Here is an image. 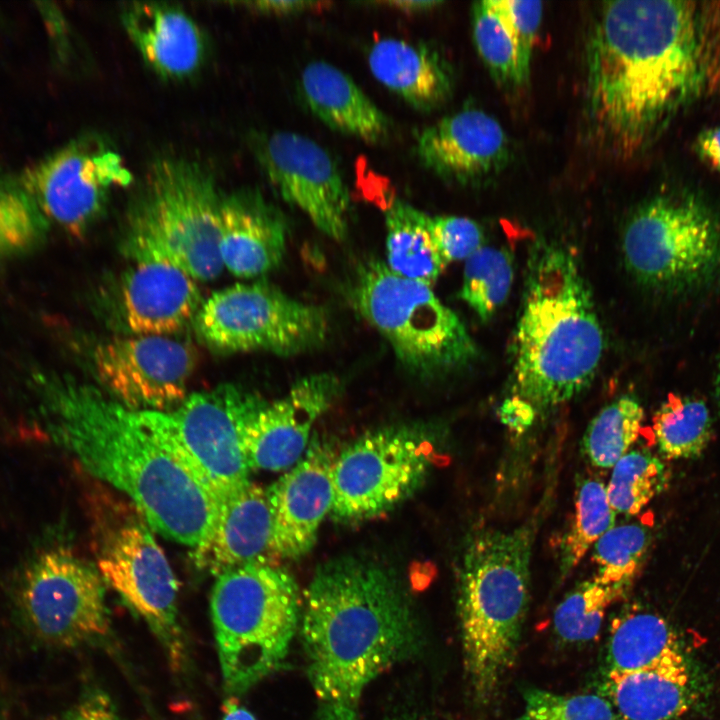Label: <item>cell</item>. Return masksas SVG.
Segmentation results:
<instances>
[{
    "mask_svg": "<svg viewBox=\"0 0 720 720\" xmlns=\"http://www.w3.org/2000/svg\"><path fill=\"white\" fill-rule=\"evenodd\" d=\"M432 233L446 264L468 259L482 247L484 240L482 229L475 221L459 216L432 217Z\"/></svg>",
    "mask_w": 720,
    "mask_h": 720,
    "instance_id": "cell-40",
    "label": "cell"
},
{
    "mask_svg": "<svg viewBox=\"0 0 720 720\" xmlns=\"http://www.w3.org/2000/svg\"><path fill=\"white\" fill-rule=\"evenodd\" d=\"M650 543V529L641 523L614 526L593 546L594 577L628 591L645 561Z\"/></svg>",
    "mask_w": 720,
    "mask_h": 720,
    "instance_id": "cell-38",
    "label": "cell"
},
{
    "mask_svg": "<svg viewBox=\"0 0 720 720\" xmlns=\"http://www.w3.org/2000/svg\"><path fill=\"white\" fill-rule=\"evenodd\" d=\"M627 590L592 579L579 583L558 604L553 615L557 635L568 642H584L597 637L606 611Z\"/></svg>",
    "mask_w": 720,
    "mask_h": 720,
    "instance_id": "cell-37",
    "label": "cell"
},
{
    "mask_svg": "<svg viewBox=\"0 0 720 720\" xmlns=\"http://www.w3.org/2000/svg\"><path fill=\"white\" fill-rule=\"evenodd\" d=\"M210 612L224 688L237 696L286 658L301 620L299 587L271 561L249 563L217 576Z\"/></svg>",
    "mask_w": 720,
    "mask_h": 720,
    "instance_id": "cell-6",
    "label": "cell"
},
{
    "mask_svg": "<svg viewBox=\"0 0 720 720\" xmlns=\"http://www.w3.org/2000/svg\"><path fill=\"white\" fill-rule=\"evenodd\" d=\"M616 515L602 481L593 477L579 480L573 516L559 545L560 568L564 574L575 568L590 548L615 526Z\"/></svg>",
    "mask_w": 720,
    "mask_h": 720,
    "instance_id": "cell-32",
    "label": "cell"
},
{
    "mask_svg": "<svg viewBox=\"0 0 720 720\" xmlns=\"http://www.w3.org/2000/svg\"><path fill=\"white\" fill-rule=\"evenodd\" d=\"M473 38L482 60L501 84L523 85L530 72V62L491 0L476 2L472 8Z\"/></svg>",
    "mask_w": 720,
    "mask_h": 720,
    "instance_id": "cell-34",
    "label": "cell"
},
{
    "mask_svg": "<svg viewBox=\"0 0 720 720\" xmlns=\"http://www.w3.org/2000/svg\"><path fill=\"white\" fill-rule=\"evenodd\" d=\"M652 429L663 459H694L708 447L713 423L705 401L670 395L653 415Z\"/></svg>",
    "mask_w": 720,
    "mask_h": 720,
    "instance_id": "cell-30",
    "label": "cell"
},
{
    "mask_svg": "<svg viewBox=\"0 0 720 720\" xmlns=\"http://www.w3.org/2000/svg\"><path fill=\"white\" fill-rule=\"evenodd\" d=\"M720 91V2H604L586 45L585 117L602 151L629 160Z\"/></svg>",
    "mask_w": 720,
    "mask_h": 720,
    "instance_id": "cell-1",
    "label": "cell"
},
{
    "mask_svg": "<svg viewBox=\"0 0 720 720\" xmlns=\"http://www.w3.org/2000/svg\"><path fill=\"white\" fill-rule=\"evenodd\" d=\"M193 322L200 339L223 353L297 355L320 347L329 331L321 306L299 301L266 281L215 291Z\"/></svg>",
    "mask_w": 720,
    "mask_h": 720,
    "instance_id": "cell-11",
    "label": "cell"
},
{
    "mask_svg": "<svg viewBox=\"0 0 720 720\" xmlns=\"http://www.w3.org/2000/svg\"><path fill=\"white\" fill-rule=\"evenodd\" d=\"M196 348L171 335L117 337L92 355L100 383L112 398L133 410H169L188 395L198 365Z\"/></svg>",
    "mask_w": 720,
    "mask_h": 720,
    "instance_id": "cell-16",
    "label": "cell"
},
{
    "mask_svg": "<svg viewBox=\"0 0 720 720\" xmlns=\"http://www.w3.org/2000/svg\"><path fill=\"white\" fill-rule=\"evenodd\" d=\"M335 457L330 445L315 436L302 458L266 489L272 556L297 560L315 545L320 524L332 507Z\"/></svg>",
    "mask_w": 720,
    "mask_h": 720,
    "instance_id": "cell-19",
    "label": "cell"
},
{
    "mask_svg": "<svg viewBox=\"0 0 720 720\" xmlns=\"http://www.w3.org/2000/svg\"><path fill=\"white\" fill-rule=\"evenodd\" d=\"M267 402L232 385L188 395L169 410H134L140 422L203 484L216 501L249 484L243 437Z\"/></svg>",
    "mask_w": 720,
    "mask_h": 720,
    "instance_id": "cell-9",
    "label": "cell"
},
{
    "mask_svg": "<svg viewBox=\"0 0 720 720\" xmlns=\"http://www.w3.org/2000/svg\"><path fill=\"white\" fill-rule=\"evenodd\" d=\"M318 4L315 2L310 1H292V0H264V1H254L250 2L249 5L252 6V8L265 12V13H273V14H292L297 13L300 11H304L306 9H311L313 5Z\"/></svg>",
    "mask_w": 720,
    "mask_h": 720,
    "instance_id": "cell-45",
    "label": "cell"
},
{
    "mask_svg": "<svg viewBox=\"0 0 720 720\" xmlns=\"http://www.w3.org/2000/svg\"><path fill=\"white\" fill-rule=\"evenodd\" d=\"M280 210L255 189L222 196L219 252L223 268L244 279L279 266L286 252L287 225Z\"/></svg>",
    "mask_w": 720,
    "mask_h": 720,
    "instance_id": "cell-22",
    "label": "cell"
},
{
    "mask_svg": "<svg viewBox=\"0 0 720 720\" xmlns=\"http://www.w3.org/2000/svg\"><path fill=\"white\" fill-rule=\"evenodd\" d=\"M387 5L393 6L394 8H398L404 12H420L424 10L432 9L433 7L440 5L441 1H420V0H396V1H387L385 2Z\"/></svg>",
    "mask_w": 720,
    "mask_h": 720,
    "instance_id": "cell-48",
    "label": "cell"
},
{
    "mask_svg": "<svg viewBox=\"0 0 720 720\" xmlns=\"http://www.w3.org/2000/svg\"><path fill=\"white\" fill-rule=\"evenodd\" d=\"M607 689L624 720H673L697 695L686 660L627 674H609Z\"/></svg>",
    "mask_w": 720,
    "mask_h": 720,
    "instance_id": "cell-27",
    "label": "cell"
},
{
    "mask_svg": "<svg viewBox=\"0 0 720 720\" xmlns=\"http://www.w3.org/2000/svg\"><path fill=\"white\" fill-rule=\"evenodd\" d=\"M685 661L679 639L661 616L641 609L621 613L611 623L609 674H627Z\"/></svg>",
    "mask_w": 720,
    "mask_h": 720,
    "instance_id": "cell-28",
    "label": "cell"
},
{
    "mask_svg": "<svg viewBox=\"0 0 720 720\" xmlns=\"http://www.w3.org/2000/svg\"><path fill=\"white\" fill-rule=\"evenodd\" d=\"M415 153L420 163L441 179L474 185L506 166L510 144L495 118L479 109H465L420 130Z\"/></svg>",
    "mask_w": 720,
    "mask_h": 720,
    "instance_id": "cell-20",
    "label": "cell"
},
{
    "mask_svg": "<svg viewBox=\"0 0 720 720\" xmlns=\"http://www.w3.org/2000/svg\"><path fill=\"white\" fill-rule=\"evenodd\" d=\"M28 376L48 431L89 474L128 496L162 536L193 549L208 536L215 499L133 409L63 373Z\"/></svg>",
    "mask_w": 720,
    "mask_h": 720,
    "instance_id": "cell-2",
    "label": "cell"
},
{
    "mask_svg": "<svg viewBox=\"0 0 720 720\" xmlns=\"http://www.w3.org/2000/svg\"><path fill=\"white\" fill-rule=\"evenodd\" d=\"M300 89L310 111L329 128L368 143L389 135L385 113L349 75L330 63H309L301 73Z\"/></svg>",
    "mask_w": 720,
    "mask_h": 720,
    "instance_id": "cell-25",
    "label": "cell"
},
{
    "mask_svg": "<svg viewBox=\"0 0 720 720\" xmlns=\"http://www.w3.org/2000/svg\"><path fill=\"white\" fill-rule=\"evenodd\" d=\"M433 456L424 427L393 425L362 434L335 457L331 517L354 523L390 511L423 485Z\"/></svg>",
    "mask_w": 720,
    "mask_h": 720,
    "instance_id": "cell-12",
    "label": "cell"
},
{
    "mask_svg": "<svg viewBox=\"0 0 720 720\" xmlns=\"http://www.w3.org/2000/svg\"><path fill=\"white\" fill-rule=\"evenodd\" d=\"M19 178L50 224L81 237L103 213L111 191L128 186L133 177L102 137L86 134L26 168Z\"/></svg>",
    "mask_w": 720,
    "mask_h": 720,
    "instance_id": "cell-15",
    "label": "cell"
},
{
    "mask_svg": "<svg viewBox=\"0 0 720 720\" xmlns=\"http://www.w3.org/2000/svg\"><path fill=\"white\" fill-rule=\"evenodd\" d=\"M534 528L481 529L462 555L457 612L464 665L483 703L498 690L516 657L530 601Z\"/></svg>",
    "mask_w": 720,
    "mask_h": 720,
    "instance_id": "cell-5",
    "label": "cell"
},
{
    "mask_svg": "<svg viewBox=\"0 0 720 720\" xmlns=\"http://www.w3.org/2000/svg\"><path fill=\"white\" fill-rule=\"evenodd\" d=\"M61 720H121L118 711L104 691L93 689L68 710Z\"/></svg>",
    "mask_w": 720,
    "mask_h": 720,
    "instance_id": "cell-42",
    "label": "cell"
},
{
    "mask_svg": "<svg viewBox=\"0 0 720 720\" xmlns=\"http://www.w3.org/2000/svg\"><path fill=\"white\" fill-rule=\"evenodd\" d=\"M386 265L396 275L432 286L446 267L432 233V217L395 199L386 210Z\"/></svg>",
    "mask_w": 720,
    "mask_h": 720,
    "instance_id": "cell-29",
    "label": "cell"
},
{
    "mask_svg": "<svg viewBox=\"0 0 720 720\" xmlns=\"http://www.w3.org/2000/svg\"><path fill=\"white\" fill-rule=\"evenodd\" d=\"M254 151L267 179L286 202L328 237L344 239L350 196L327 150L304 135L276 131L257 136Z\"/></svg>",
    "mask_w": 720,
    "mask_h": 720,
    "instance_id": "cell-17",
    "label": "cell"
},
{
    "mask_svg": "<svg viewBox=\"0 0 720 720\" xmlns=\"http://www.w3.org/2000/svg\"><path fill=\"white\" fill-rule=\"evenodd\" d=\"M513 276L508 251L482 246L466 259L459 296L482 321H487L508 298Z\"/></svg>",
    "mask_w": 720,
    "mask_h": 720,
    "instance_id": "cell-36",
    "label": "cell"
},
{
    "mask_svg": "<svg viewBox=\"0 0 720 720\" xmlns=\"http://www.w3.org/2000/svg\"><path fill=\"white\" fill-rule=\"evenodd\" d=\"M302 608L307 673L322 703L354 707L365 688L419 642L400 579L368 558L343 555L321 564Z\"/></svg>",
    "mask_w": 720,
    "mask_h": 720,
    "instance_id": "cell-3",
    "label": "cell"
},
{
    "mask_svg": "<svg viewBox=\"0 0 720 720\" xmlns=\"http://www.w3.org/2000/svg\"><path fill=\"white\" fill-rule=\"evenodd\" d=\"M272 516L266 490L249 482L218 506L208 536L193 549L195 565L213 575L271 555Z\"/></svg>",
    "mask_w": 720,
    "mask_h": 720,
    "instance_id": "cell-23",
    "label": "cell"
},
{
    "mask_svg": "<svg viewBox=\"0 0 720 720\" xmlns=\"http://www.w3.org/2000/svg\"><path fill=\"white\" fill-rule=\"evenodd\" d=\"M393 720H431L428 717L421 715V714H415V713H405L401 714L400 716L395 717Z\"/></svg>",
    "mask_w": 720,
    "mask_h": 720,
    "instance_id": "cell-49",
    "label": "cell"
},
{
    "mask_svg": "<svg viewBox=\"0 0 720 720\" xmlns=\"http://www.w3.org/2000/svg\"><path fill=\"white\" fill-rule=\"evenodd\" d=\"M98 572L149 626L174 669H181L186 648L178 620V582L143 517L129 516L103 530Z\"/></svg>",
    "mask_w": 720,
    "mask_h": 720,
    "instance_id": "cell-14",
    "label": "cell"
},
{
    "mask_svg": "<svg viewBox=\"0 0 720 720\" xmlns=\"http://www.w3.org/2000/svg\"><path fill=\"white\" fill-rule=\"evenodd\" d=\"M368 63L380 83L418 111L435 110L451 94L449 66L426 44L383 38L371 46Z\"/></svg>",
    "mask_w": 720,
    "mask_h": 720,
    "instance_id": "cell-26",
    "label": "cell"
},
{
    "mask_svg": "<svg viewBox=\"0 0 720 720\" xmlns=\"http://www.w3.org/2000/svg\"><path fill=\"white\" fill-rule=\"evenodd\" d=\"M622 250L641 284L665 291L695 288L720 269V222L694 195L658 196L628 220Z\"/></svg>",
    "mask_w": 720,
    "mask_h": 720,
    "instance_id": "cell-10",
    "label": "cell"
},
{
    "mask_svg": "<svg viewBox=\"0 0 720 720\" xmlns=\"http://www.w3.org/2000/svg\"><path fill=\"white\" fill-rule=\"evenodd\" d=\"M604 333L575 257L548 245L529 263L512 343V393L545 411L587 389L604 352Z\"/></svg>",
    "mask_w": 720,
    "mask_h": 720,
    "instance_id": "cell-4",
    "label": "cell"
},
{
    "mask_svg": "<svg viewBox=\"0 0 720 720\" xmlns=\"http://www.w3.org/2000/svg\"><path fill=\"white\" fill-rule=\"evenodd\" d=\"M715 388H716L717 400H718L719 405H720V363H719V366H718V372H717L716 381H715Z\"/></svg>",
    "mask_w": 720,
    "mask_h": 720,
    "instance_id": "cell-50",
    "label": "cell"
},
{
    "mask_svg": "<svg viewBox=\"0 0 720 720\" xmlns=\"http://www.w3.org/2000/svg\"><path fill=\"white\" fill-rule=\"evenodd\" d=\"M535 414L530 403L515 395L504 400L499 409L501 421L517 432L526 430L532 424Z\"/></svg>",
    "mask_w": 720,
    "mask_h": 720,
    "instance_id": "cell-43",
    "label": "cell"
},
{
    "mask_svg": "<svg viewBox=\"0 0 720 720\" xmlns=\"http://www.w3.org/2000/svg\"><path fill=\"white\" fill-rule=\"evenodd\" d=\"M340 391L339 378L323 372L301 378L284 397L267 402L245 428L243 448L250 470L292 468L309 446L314 423Z\"/></svg>",
    "mask_w": 720,
    "mask_h": 720,
    "instance_id": "cell-18",
    "label": "cell"
},
{
    "mask_svg": "<svg viewBox=\"0 0 720 720\" xmlns=\"http://www.w3.org/2000/svg\"><path fill=\"white\" fill-rule=\"evenodd\" d=\"M515 720H615L611 704L594 694L562 695L542 689L524 694V707Z\"/></svg>",
    "mask_w": 720,
    "mask_h": 720,
    "instance_id": "cell-39",
    "label": "cell"
},
{
    "mask_svg": "<svg viewBox=\"0 0 720 720\" xmlns=\"http://www.w3.org/2000/svg\"><path fill=\"white\" fill-rule=\"evenodd\" d=\"M118 311L134 335H172L194 320L203 303L198 281L159 260L134 262L120 281Z\"/></svg>",
    "mask_w": 720,
    "mask_h": 720,
    "instance_id": "cell-21",
    "label": "cell"
},
{
    "mask_svg": "<svg viewBox=\"0 0 720 720\" xmlns=\"http://www.w3.org/2000/svg\"><path fill=\"white\" fill-rule=\"evenodd\" d=\"M213 176L180 158L156 162L129 210L121 248L133 262H169L199 281L218 277L220 204Z\"/></svg>",
    "mask_w": 720,
    "mask_h": 720,
    "instance_id": "cell-7",
    "label": "cell"
},
{
    "mask_svg": "<svg viewBox=\"0 0 720 720\" xmlns=\"http://www.w3.org/2000/svg\"><path fill=\"white\" fill-rule=\"evenodd\" d=\"M696 150L705 162L720 172V126L703 131L697 138Z\"/></svg>",
    "mask_w": 720,
    "mask_h": 720,
    "instance_id": "cell-44",
    "label": "cell"
},
{
    "mask_svg": "<svg viewBox=\"0 0 720 720\" xmlns=\"http://www.w3.org/2000/svg\"><path fill=\"white\" fill-rule=\"evenodd\" d=\"M349 295L355 310L389 342L398 360L417 374L447 373L477 354L462 320L431 286L396 275L381 260L358 266Z\"/></svg>",
    "mask_w": 720,
    "mask_h": 720,
    "instance_id": "cell-8",
    "label": "cell"
},
{
    "mask_svg": "<svg viewBox=\"0 0 720 720\" xmlns=\"http://www.w3.org/2000/svg\"><path fill=\"white\" fill-rule=\"evenodd\" d=\"M222 720H257L256 717L245 708L238 697L230 695L222 705Z\"/></svg>",
    "mask_w": 720,
    "mask_h": 720,
    "instance_id": "cell-47",
    "label": "cell"
},
{
    "mask_svg": "<svg viewBox=\"0 0 720 720\" xmlns=\"http://www.w3.org/2000/svg\"><path fill=\"white\" fill-rule=\"evenodd\" d=\"M667 482L668 473L662 459L647 450H633L612 467L606 490L616 514L632 517L660 494Z\"/></svg>",
    "mask_w": 720,
    "mask_h": 720,
    "instance_id": "cell-35",
    "label": "cell"
},
{
    "mask_svg": "<svg viewBox=\"0 0 720 720\" xmlns=\"http://www.w3.org/2000/svg\"><path fill=\"white\" fill-rule=\"evenodd\" d=\"M50 225L19 176L0 170V265L37 251Z\"/></svg>",
    "mask_w": 720,
    "mask_h": 720,
    "instance_id": "cell-31",
    "label": "cell"
},
{
    "mask_svg": "<svg viewBox=\"0 0 720 720\" xmlns=\"http://www.w3.org/2000/svg\"><path fill=\"white\" fill-rule=\"evenodd\" d=\"M121 22L144 62L159 76L183 79L202 65L206 43L197 23L183 10L166 3L133 2Z\"/></svg>",
    "mask_w": 720,
    "mask_h": 720,
    "instance_id": "cell-24",
    "label": "cell"
},
{
    "mask_svg": "<svg viewBox=\"0 0 720 720\" xmlns=\"http://www.w3.org/2000/svg\"><path fill=\"white\" fill-rule=\"evenodd\" d=\"M317 720H360L354 707L343 704L322 703Z\"/></svg>",
    "mask_w": 720,
    "mask_h": 720,
    "instance_id": "cell-46",
    "label": "cell"
},
{
    "mask_svg": "<svg viewBox=\"0 0 720 720\" xmlns=\"http://www.w3.org/2000/svg\"><path fill=\"white\" fill-rule=\"evenodd\" d=\"M514 35L523 57L531 63L534 40L540 26L543 7L539 1L491 0Z\"/></svg>",
    "mask_w": 720,
    "mask_h": 720,
    "instance_id": "cell-41",
    "label": "cell"
},
{
    "mask_svg": "<svg viewBox=\"0 0 720 720\" xmlns=\"http://www.w3.org/2000/svg\"><path fill=\"white\" fill-rule=\"evenodd\" d=\"M644 410L632 395H622L603 407L587 426L582 449L598 468H612L637 440Z\"/></svg>",
    "mask_w": 720,
    "mask_h": 720,
    "instance_id": "cell-33",
    "label": "cell"
},
{
    "mask_svg": "<svg viewBox=\"0 0 720 720\" xmlns=\"http://www.w3.org/2000/svg\"><path fill=\"white\" fill-rule=\"evenodd\" d=\"M15 600L26 627L48 645L73 648L109 633L102 577L64 548L44 550L27 562Z\"/></svg>",
    "mask_w": 720,
    "mask_h": 720,
    "instance_id": "cell-13",
    "label": "cell"
}]
</instances>
